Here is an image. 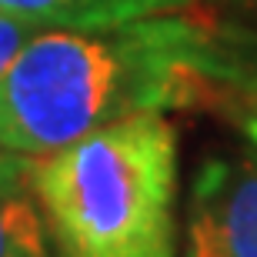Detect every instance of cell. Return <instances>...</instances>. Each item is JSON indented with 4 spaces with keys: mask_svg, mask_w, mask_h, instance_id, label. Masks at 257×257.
Segmentation results:
<instances>
[{
    "mask_svg": "<svg viewBox=\"0 0 257 257\" xmlns=\"http://www.w3.org/2000/svg\"><path fill=\"white\" fill-rule=\"evenodd\" d=\"M30 181L64 257H177V131L164 110L30 157Z\"/></svg>",
    "mask_w": 257,
    "mask_h": 257,
    "instance_id": "2",
    "label": "cell"
},
{
    "mask_svg": "<svg viewBox=\"0 0 257 257\" xmlns=\"http://www.w3.org/2000/svg\"><path fill=\"white\" fill-rule=\"evenodd\" d=\"M224 57L181 10L37 30L0 74V151L37 157L120 117L214 104Z\"/></svg>",
    "mask_w": 257,
    "mask_h": 257,
    "instance_id": "1",
    "label": "cell"
},
{
    "mask_svg": "<svg viewBox=\"0 0 257 257\" xmlns=\"http://www.w3.org/2000/svg\"><path fill=\"white\" fill-rule=\"evenodd\" d=\"M0 257H54L30 157L10 151H0Z\"/></svg>",
    "mask_w": 257,
    "mask_h": 257,
    "instance_id": "5",
    "label": "cell"
},
{
    "mask_svg": "<svg viewBox=\"0 0 257 257\" xmlns=\"http://www.w3.org/2000/svg\"><path fill=\"white\" fill-rule=\"evenodd\" d=\"M34 34H37V27H30V24H24V20H14V17H4V14H0V74H4V67L17 57V50L24 47Z\"/></svg>",
    "mask_w": 257,
    "mask_h": 257,
    "instance_id": "7",
    "label": "cell"
},
{
    "mask_svg": "<svg viewBox=\"0 0 257 257\" xmlns=\"http://www.w3.org/2000/svg\"><path fill=\"white\" fill-rule=\"evenodd\" d=\"M191 4L194 0H0V14L24 20L37 30H84L114 27V24L154 17V14H174Z\"/></svg>",
    "mask_w": 257,
    "mask_h": 257,
    "instance_id": "4",
    "label": "cell"
},
{
    "mask_svg": "<svg viewBox=\"0 0 257 257\" xmlns=\"http://www.w3.org/2000/svg\"><path fill=\"white\" fill-rule=\"evenodd\" d=\"M184 257H257V157H210L197 171Z\"/></svg>",
    "mask_w": 257,
    "mask_h": 257,
    "instance_id": "3",
    "label": "cell"
},
{
    "mask_svg": "<svg viewBox=\"0 0 257 257\" xmlns=\"http://www.w3.org/2000/svg\"><path fill=\"white\" fill-rule=\"evenodd\" d=\"M254 4H257V0H254Z\"/></svg>",
    "mask_w": 257,
    "mask_h": 257,
    "instance_id": "8",
    "label": "cell"
},
{
    "mask_svg": "<svg viewBox=\"0 0 257 257\" xmlns=\"http://www.w3.org/2000/svg\"><path fill=\"white\" fill-rule=\"evenodd\" d=\"M214 104L230 110L234 120L244 127V134L257 144V67H244L240 60H234L227 54Z\"/></svg>",
    "mask_w": 257,
    "mask_h": 257,
    "instance_id": "6",
    "label": "cell"
}]
</instances>
